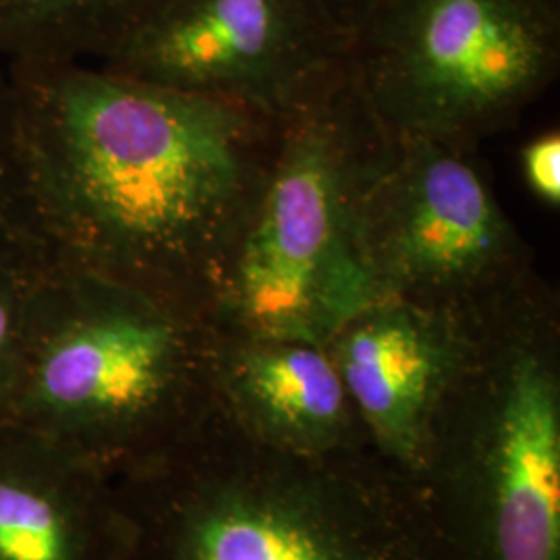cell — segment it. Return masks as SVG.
Returning a JSON list of instances; mask_svg holds the SVG:
<instances>
[{"label": "cell", "instance_id": "cell-9", "mask_svg": "<svg viewBox=\"0 0 560 560\" xmlns=\"http://www.w3.org/2000/svg\"><path fill=\"white\" fill-rule=\"evenodd\" d=\"M212 390L261 436L301 451L339 441L358 416L326 347L310 340L214 328Z\"/></svg>", "mask_w": 560, "mask_h": 560}, {"label": "cell", "instance_id": "cell-12", "mask_svg": "<svg viewBox=\"0 0 560 560\" xmlns=\"http://www.w3.org/2000/svg\"><path fill=\"white\" fill-rule=\"evenodd\" d=\"M166 0H0V65L15 60L101 62Z\"/></svg>", "mask_w": 560, "mask_h": 560}, {"label": "cell", "instance_id": "cell-1", "mask_svg": "<svg viewBox=\"0 0 560 560\" xmlns=\"http://www.w3.org/2000/svg\"><path fill=\"white\" fill-rule=\"evenodd\" d=\"M27 219L48 260L208 316L280 117L88 60L2 65Z\"/></svg>", "mask_w": 560, "mask_h": 560}, {"label": "cell", "instance_id": "cell-5", "mask_svg": "<svg viewBox=\"0 0 560 560\" xmlns=\"http://www.w3.org/2000/svg\"><path fill=\"white\" fill-rule=\"evenodd\" d=\"M360 256L376 298L451 312H474L536 272L474 150L436 140H400L363 206Z\"/></svg>", "mask_w": 560, "mask_h": 560}, {"label": "cell", "instance_id": "cell-6", "mask_svg": "<svg viewBox=\"0 0 560 560\" xmlns=\"http://www.w3.org/2000/svg\"><path fill=\"white\" fill-rule=\"evenodd\" d=\"M548 291L534 275L476 314L457 386L490 446L497 560H560V382Z\"/></svg>", "mask_w": 560, "mask_h": 560}, {"label": "cell", "instance_id": "cell-16", "mask_svg": "<svg viewBox=\"0 0 560 560\" xmlns=\"http://www.w3.org/2000/svg\"><path fill=\"white\" fill-rule=\"evenodd\" d=\"M332 20L347 30L351 36L358 32L361 23L374 11L378 0H320Z\"/></svg>", "mask_w": 560, "mask_h": 560}, {"label": "cell", "instance_id": "cell-3", "mask_svg": "<svg viewBox=\"0 0 560 560\" xmlns=\"http://www.w3.org/2000/svg\"><path fill=\"white\" fill-rule=\"evenodd\" d=\"M212 358L206 314L48 260L7 428L62 455L133 439L214 397Z\"/></svg>", "mask_w": 560, "mask_h": 560}, {"label": "cell", "instance_id": "cell-14", "mask_svg": "<svg viewBox=\"0 0 560 560\" xmlns=\"http://www.w3.org/2000/svg\"><path fill=\"white\" fill-rule=\"evenodd\" d=\"M0 240H25L40 245L30 226L21 180L18 129L7 73L0 65Z\"/></svg>", "mask_w": 560, "mask_h": 560}, {"label": "cell", "instance_id": "cell-10", "mask_svg": "<svg viewBox=\"0 0 560 560\" xmlns=\"http://www.w3.org/2000/svg\"><path fill=\"white\" fill-rule=\"evenodd\" d=\"M180 560H361L320 509L277 492L240 490L203 502L187 523Z\"/></svg>", "mask_w": 560, "mask_h": 560}, {"label": "cell", "instance_id": "cell-13", "mask_svg": "<svg viewBox=\"0 0 560 560\" xmlns=\"http://www.w3.org/2000/svg\"><path fill=\"white\" fill-rule=\"evenodd\" d=\"M46 261L44 249L32 241L0 240V430L11 420L30 310Z\"/></svg>", "mask_w": 560, "mask_h": 560}, {"label": "cell", "instance_id": "cell-2", "mask_svg": "<svg viewBox=\"0 0 560 560\" xmlns=\"http://www.w3.org/2000/svg\"><path fill=\"white\" fill-rule=\"evenodd\" d=\"M399 145L349 59L282 113L258 200L212 293V326L326 345L376 300L361 214Z\"/></svg>", "mask_w": 560, "mask_h": 560}, {"label": "cell", "instance_id": "cell-11", "mask_svg": "<svg viewBox=\"0 0 560 560\" xmlns=\"http://www.w3.org/2000/svg\"><path fill=\"white\" fill-rule=\"evenodd\" d=\"M0 430V560H90V521L67 455Z\"/></svg>", "mask_w": 560, "mask_h": 560}, {"label": "cell", "instance_id": "cell-4", "mask_svg": "<svg viewBox=\"0 0 560 560\" xmlns=\"http://www.w3.org/2000/svg\"><path fill=\"white\" fill-rule=\"evenodd\" d=\"M349 62L399 140L476 150L559 78L560 0H378Z\"/></svg>", "mask_w": 560, "mask_h": 560}, {"label": "cell", "instance_id": "cell-8", "mask_svg": "<svg viewBox=\"0 0 560 560\" xmlns=\"http://www.w3.org/2000/svg\"><path fill=\"white\" fill-rule=\"evenodd\" d=\"M476 312L376 298L326 340L355 413L400 459H418L459 381L474 349Z\"/></svg>", "mask_w": 560, "mask_h": 560}, {"label": "cell", "instance_id": "cell-7", "mask_svg": "<svg viewBox=\"0 0 560 560\" xmlns=\"http://www.w3.org/2000/svg\"><path fill=\"white\" fill-rule=\"evenodd\" d=\"M351 52L320 0H166L104 69L280 117Z\"/></svg>", "mask_w": 560, "mask_h": 560}, {"label": "cell", "instance_id": "cell-15", "mask_svg": "<svg viewBox=\"0 0 560 560\" xmlns=\"http://www.w3.org/2000/svg\"><path fill=\"white\" fill-rule=\"evenodd\" d=\"M523 177L544 203L550 208L560 206V136L548 131L529 143L521 152Z\"/></svg>", "mask_w": 560, "mask_h": 560}]
</instances>
